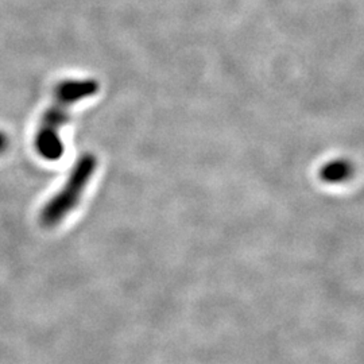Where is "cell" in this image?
<instances>
[{
    "mask_svg": "<svg viewBox=\"0 0 364 364\" xmlns=\"http://www.w3.org/2000/svg\"><path fill=\"white\" fill-rule=\"evenodd\" d=\"M99 91L96 80H65L54 88L53 105L41 117L34 146L39 156L46 161H58L64 156V144L60 130L69 119V108L80 100Z\"/></svg>",
    "mask_w": 364,
    "mask_h": 364,
    "instance_id": "obj_1",
    "label": "cell"
},
{
    "mask_svg": "<svg viewBox=\"0 0 364 364\" xmlns=\"http://www.w3.org/2000/svg\"><path fill=\"white\" fill-rule=\"evenodd\" d=\"M96 165L97 159L91 153H87L78 159L75 168L70 171L64 188L57 195L53 196L42 209L39 221L43 227L50 228L57 225L77 207L88 182L91 181Z\"/></svg>",
    "mask_w": 364,
    "mask_h": 364,
    "instance_id": "obj_2",
    "label": "cell"
},
{
    "mask_svg": "<svg viewBox=\"0 0 364 364\" xmlns=\"http://www.w3.org/2000/svg\"><path fill=\"white\" fill-rule=\"evenodd\" d=\"M351 164L344 159H336V161L328 162L326 166L320 170L321 180L329 183L346 181L351 177Z\"/></svg>",
    "mask_w": 364,
    "mask_h": 364,
    "instance_id": "obj_3",
    "label": "cell"
},
{
    "mask_svg": "<svg viewBox=\"0 0 364 364\" xmlns=\"http://www.w3.org/2000/svg\"><path fill=\"white\" fill-rule=\"evenodd\" d=\"M7 147H9V138L3 131H0V154H3L7 150Z\"/></svg>",
    "mask_w": 364,
    "mask_h": 364,
    "instance_id": "obj_4",
    "label": "cell"
}]
</instances>
